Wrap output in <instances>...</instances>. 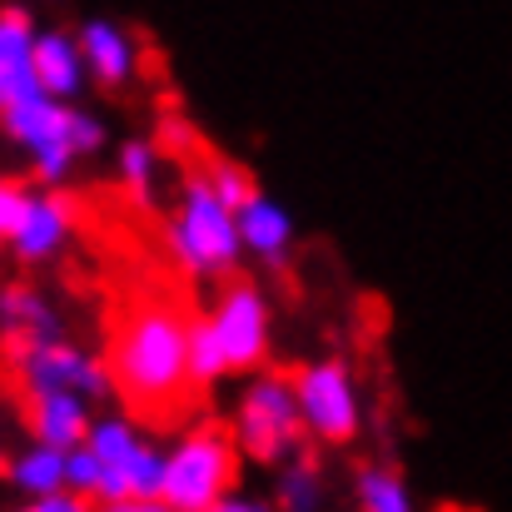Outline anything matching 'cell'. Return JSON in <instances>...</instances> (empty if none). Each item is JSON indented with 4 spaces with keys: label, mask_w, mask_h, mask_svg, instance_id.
<instances>
[{
    "label": "cell",
    "mask_w": 512,
    "mask_h": 512,
    "mask_svg": "<svg viewBox=\"0 0 512 512\" xmlns=\"http://www.w3.org/2000/svg\"><path fill=\"white\" fill-rule=\"evenodd\" d=\"M184 329L189 314L174 309L170 299H140L115 324L105 373H110V393H120L130 418L165 428L170 418L199 403L184 373Z\"/></svg>",
    "instance_id": "1"
},
{
    "label": "cell",
    "mask_w": 512,
    "mask_h": 512,
    "mask_svg": "<svg viewBox=\"0 0 512 512\" xmlns=\"http://www.w3.org/2000/svg\"><path fill=\"white\" fill-rule=\"evenodd\" d=\"M239 448L234 433L204 423L189 428L174 448H165V478H160V508L170 512H214L224 493L239 483Z\"/></svg>",
    "instance_id": "2"
},
{
    "label": "cell",
    "mask_w": 512,
    "mask_h": 512,
    "mask_svg": "<svg viewBox=\"0 0 512 512\" xmlns=\"http://www.w3.org/2000/svg\"><path fill=\"white\" fill-rule=\"evenodd\" d=\"M170 249L174 259L199 274V279H219L234 274V264L244 259L239 249V229H234V209L219 204V194L204 184V174H189L179 189L170 219Z\"/></svg>",
    "instance_id": "3"
},
{
    "label": "cell",
    "mask_w": 512,
    "mask_h": 512,
    "mask_svg": "<svg viewBox=\"0 0 512 512\" xmlns=\"http://www.w3.org/2000/svg\"><path fill=\"white\" fill-rule=\"evenodd\" d=\"M234 448H239V458L264 463V468H274L304 448V423H299L294 388L284 373L249 378V388L239 393V413H234Z\"/></svg>",
    "instance_id": "4"
},
{
    "label": "cell",
    "mask_w": 512,
    "mask_h": 512,
    "mask_svg": "<svg viewBox=\"0 0 512 512\" xmlns=\"http://www.w3.org/2000/svg\"><path fill=\"white\" fill-rule=\"evenodd\" d=\"M294 408H299V423H304V438L324 443V448H343L358 438L363 428V403H358V383L348 373L343 358H319V363H304L294 378Z\"/></svg>",
    "instance_id": "5"
},
{
    "label": "cell",
    "mask_w": 512,
    "mask_h": 512,
    "mask_svg": "<svg viewBox=\"0 0 512 512\" xmlns=\"http://www.w3.org/2000/svg\"><path fill=\"white\" fill-rule=\"evenodd\" d=\"M0 130L30 155V170L45 189L65 184L75 170V145H70V100H55L45 90L0 105Z\"/></svg>",
    "instance_id": "6"
},
{
    "label": "cell",
    "mask_w": 512,
    "mask_h": 512,
    "mask_svg": "<svg viewBox=\"0 0 512 512\" xmlns=\"http://www.w3.org/2000/svg\"><path fill=\"white\" fill-rule=\"evenodd\" d=\"M15 348V378L25 393H45V388H70L90 403H105L110 398V373L100 358L80 353L75 343L55 339H20Z\"/></svg>",
    "instance_id": "7"
},
{
    "label": "cell",
    "mask_w": 512,
    "mask_h": 512,
    "mask_svg": "<svg viewBox=\"0 0 512 512\" xmlns=\"http://www.w3.org/2000/svg\"><path fill=\"white\" fill-rule=\"evenodd\" d=\"M209 329L219 339V353L229 363V373H249L264 363L269 353V299L254 279H234L219 304L209 309Z\"/></svg>",
    "instance_id": "8"
},
{
    "label": "cell",
    "mask_w": 512,
    "mask_h": 512,
    "mask_svg": "<svg viewBox=\"0 0 512 512\" xmlns=\"http://www.w3.org/2000/svg\"><path fill=\"white\" fill-rule=\"evenodd\" d=\"M70 234H75V204L55 189H40V194H20L5 244L20 264H50L70 244Z\"/></svg>",
    "instance_id": "9"
},
{
    "label": "cell",
    "mask_w": 512,
    "mask_h": 512,
    "mask_svg": "<svg viewBox=\"0 0 512 512\" xmlns=\"http://www.w3.org/2000/svg\"><path fill=\"white\" fill-rule=\"evenodd\" d=\"M234 229H239V249L254 254L264 269H284L289 249H294V214L284 204H274L269 194H249L234 209Z\"/></svg>",
    "instance_id": "10"
},
{
    "label": "cell",
    "mask_w": 512,
    "mask_h": 512,
    "mask_svg": "<svg viewBox=\"0 0 512 512\" xmlns=\"http://www.w3.org/2000/svg\"><path fill=\"white\" fill-rule=\"evenodd\" d=\"M135 438H140V423L125 418V413L95 418V423L85 428L80 443H85V448L95 453V463H100V478H95V498H90V503H105V508H125V503H130V493H125V458H130Z\"/></svg>",
    "instance_id": "11"
},
{
    "label": "cell",
    "mask_w": 512,
    "mask_h": 512,
    "mask_svg": "<svg viewBox=\"0 0 512 512\" xmlns=\"http://www.w3.org/2000/svg\"><path fill=\"white\" fill-rule=\"evenodd\" d=\"M75 45H80V60H85V80L105 85V90H120L135 80V40L115 25V20H85L75 30Z\"/></svg>",
    "instance_id": "12"
},
{
    "label": "cell",
    "mask_w": 512,
    "mask_h": 512,
    "mask_svg": "<svg viewBox=\"0 0 512 512\" xmlns=\"http://www.w3.org/2000/svg\"><path fill=\"white\" fill-rule=\"evenodd\" d=\"M25 428L35 443L50 448H75L90 428V398L70 393V388H45V393H25Z\"/></svg>",
    "instance_id": "13"
},
{
    "label": "cell",
    "mask_w": 512,
    "mask_h": 512,
    "mask_svg": "<svg viewBox=\"0 0 512 512\" xmlns=\"http://www.w3.org/2000/svg\"><path fill=\"white\" fill-rule=\"evenodd\" d=\"M35 25L25 10H0V105L10 100H25L40 90L35 80Z\"/></svg>",
    "instance_id": "14"
},
{
    "label": "cell",
    "mask_w": 512,
    "mask_h": 512,
    "mask_svg": "<svg viewBox=\"0 0 512 512\" xmlns=\"http://www.w3.org/2000/svg\"><path fill=\"white\" fill-rule=\"evenodd\" d=\"M35 80L45 95L55 100H70L85 90V60H80V45L70 30H35Z\"/></svg>",
    "instance_id": "15"
},
{
    "label": "cell",
    "mask_w": 512,
    "mask_h": 512,
    "mask_svg": "<svg viewBox=\"0 0 512 512\" xmlns=\"http://www.w3.org/2000/svg\"><path fill=\"white\" fill-rule=\"evenodd\" d=\"M279 468V483H274V503L269 508H284V512H319L329 503V483H324V463L314 453H289Z\"/></svg>",
    "instance_id": "16"
},
{
    "label": "cell",
    "mask_w": 512,
    "mask_h": 512,
    "mask_svg": "<svg viewBox=\"0 0 512 512\" xmlns=\"http://www.w3.org/2000/svg\"><path fill=\"white\" fill-rule=\"evenodd\" d=\"M0 329H5V343L20 339H55L60 334V314L25 284H10L0 289Z\"/></svg>",
    "instance_id": "17"
},
{
    "label": "cell",
    "mask_w": 512,
    "mask_h": 512,
    "mask_svg": "<svg viewBox=\"0 0 512 512\" xmlns=\"http://www.w3.org/2000/svg\"><path fill=\"white\" fill-rule=\"evenodd\" d=\"M5 478H10L15 493H25V503L40 498V493H55V488H65V448L30 443L25 453L5 458Z\"/></svg>",
    "instance_id": "18"
},
{
    "label": "cell",
    "mask_w": 512,
    "mask_h": 512,
    "mask_svg": "<svg viewBox=\"0 0 512 512\" xmlns=\"http://www.w3.org/2000/svg\"><path fill=\"white\" fill-rule=\"evenodd\" d=\"M184 373H189V388L204 398L219 378H229V363L219 353V339L209 329V314H189V329H184Z\"/></svg>",
    "instance_id": "19"
},
{
    "label": "cell",
    "mask_w": 512,
    "mask_h": 512,
    "mask_svg": "<svg viewBox=\"0 0 512 512\" xmlns=\"http://www.w3.org/2000/svg\"><path fill=\"white\" fill-rule=\"evenodd\" d=\"M353 503L363 512H408L413 508V493H408V483H403L398 468H388V463H363V468L353 473Z\"/></svg>",
    "instance_id": "20"
},
{
    "label": "cell",
    "mask_w": 512,
    "mask_h": 512,
    "mask_svg": "<svg viewBox=\"0 0 512 512\" xmlns=\"http://www.w3.org/2000/svg\"><path fill=\"white\" fill-rule=\"evenodd\" d=\"M160 478H165V448L140 433L135 448H130V458H125V493H130L125 508L130 512L160 508Z\"/></svg>",
    "instance_id": "21"
},
{
    "label": "cell",
    "mask_w": 512,
    "mask_h": 512,
    "mask_svg": "<svg viewBox=\"0 0 512 512\" xmlns=\"http://www.w3.org/2000/svg\"><path fill=\"white\" fill-rule=\"evenodd\" d=\"M155 174H160V150H155L150 140H130V145H120V179H125L135 194H150Z\"/></svg>",
    "instance_id": "22"
},
{
    "label": "cell",
    "mask_w": 512,
    "mask_h": 512,
    "mask_svg": "<svg viewBox=\"0 0 512 512\" xmlns=\"http://www.w3.org/2000/svg\"><path fill=\"white\" fill-rule=\"evenodd\" d=\"M204 184L219 194V204H229V209H239L249 194H254V179L244 165H234V160H209V170H204Z\"/></svg>",
    "instance_id": "23"
},
{
    "label": "cell",
    "mask_w": 512,
    "mask_h": 512,
    "mask_svg": "<svg viewBox=\"0 0 512 512\" xmlns=\"http://www.w3.org/2000/svg\"><path fill=\"white\" fill-rule=\"evenodd\" d=\"M95 478H100V463H95V453L85 448V443H75V448H65V488L75 493V498H95Z\"/></svg>",
    "instance_id": "24"
},
{
    "label": "cell",
    "mask_w": 512,
    "mask_h": 512,
    "mask_svg": "<svg viewBox=\"0 0 512 512\" xmlns=\"http://www.w3.org/2000/svg\"><path fill=\"white\" fill-rule=\"evenodd\" d=\"M70 145H75V155L105 150V120H95L85 110H70Z\"/></svg>",
    "instance_id": "25"
},
{
    "label": "cell",
    "mask_w": 512,
    "mask_h": 512,
    "mask_svg": "<svg viewBox=\"0 0 512 512\" xmlns=\"http://www.w3.org/2000/svg\"><path fill=\"white\" fill-rule=\"evenodd\" d=\"M30 508H35V512H85L90 503H85V498H75L70 488H55V493H40V498H30Z\"/></svg>",
    "instance_id": "26"
},
{
    "label": "cell",
    "mask_w": 512,
    "mask_h": 512,
    "mask_svg": "<svg viewBox=\"0 0 512 512\" xmlns=\"http://www.w3.org/2000/svg\"><path fill=\"white\" fill-rule=\"evenodd\" d=\"M20 184H5L0 179V244H5V234H10V224H15V209H20Z\"/></svg>",
    "instance_id": "27"
},
{
    "label": "cell",
    "mask_w": 512,
    "mask_h": 512,
    "mask_svg": "<svg viewBox=\"0 0 512 512\" xmlns=\"http://www.w3.org/2000/svg\"><path fill=\"white\" fill-rule=\"evenodd\" d=\"M0 478H5V448H0Z\"/></svg>",
    "instance_id": "28"
}]
</instances>
